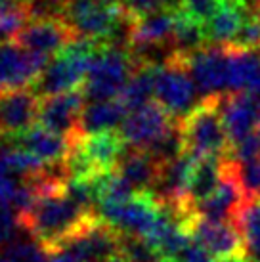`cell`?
Instances as JSON below:
<instances>
[{
	"instance_id": "f1b7e54d",
	"label": "cell",
	"mask_w": 260,
	"mask_h": 262,
	"mask_svg": "<svg viewBox=\"0 0 260 262\" xmlns=\"http://www.w3.org/2000/svg\"><path fill=\"white\" fill-rule=\"evenodd\" d=\"M147 151L151 153L161 165L172 163L174 159H178L180 155H184L186 153V144H184V136H182L180 121L174 119L172 124L166 128L165 134L151 147H147Z\"/></svg>"
},
{
	"instance_id": "74e56055",
	"label": "cell",
	"mask_w": 260,
	"mask_h": 262,
	"mask_svg": "<svg viewBox=\"0 0 260 262\" xmlns=\"http://www.w3.org/2000/svg\"><path fill=\"white\" fill-rule=\"evenodd\" d=\"M58 2H61V4H67V2H71V0H58Z\"/></svg>"
},
{
	"instance_id": "8fae6325",
	"label": "cell",
	"mask_w": 260,
	"mask_h": 262,
	"mask_svg": "<svg viewBox=\"0 0 260 262\" xmlns=\"http://www.w3.org/2000/svg\"><path fill=\"white\" fill-rule=\"evenodd\" d=\"M40 98L33 88L0 90V138H14L35 126Z\"/></svg>"
},
{
	"instance_id": "ffe728a7",
	"label": "cell",
	"mask_w": 260,
	"mask_h": 262,
	"mask_svg": "<svg viewBox=\"0 0 260 262\" xmlns=\"http://www.w3.org/2000/svg\"><path fill=\"white\" fill-rule=\"evenodd\" d=\"M247 14H249V10L239 0H220L216 12L203 25L207 44L228 46L233 42L241 25L245 21Z\"/></svg>"
},
{
	"instance_id": "d4e9b609",
	"label": "cell",
	"mask_w": 260,
	"mask_h": 262,
	"mask_svg": "<svg viewBox=\"0 0 260 262\" xmlns=\"http://www.w3.org/2000/svg\"><path fill=\"white\" fill-rule=\"evenodd\" d=\"M231 224L241 235L247 258L260 262V197H247L233 214Z\"/></svg>"
},
{
	"instance_id": "3957f363",
	"label": "cell",
	"mask_w": 260,
	"mask_h": 262,
	"mask_svg": "<svg viewBox=\"0 0 260 262\" xmlns=\"http://www.w3.org/2000/svg\"><path fill=\"white\" fill-rule=\"evenodd\" d=\"M180 128L186 153L195 159L231 155V142L220 113V96L203 98L188 115L180 119Z\"/></svg>"
},
{
	"instance_id": "8d00e7d4",
	"label": "cell",
	"mask_w": 260,
	"mask_h": 262,
	"mask_svg": "<svg viewBox=\"0 0 260 262\" xmlns=\"http://www.w3.org/2000/svg\"><path fill=\"white\" fill-rule=\"evenodd\" d=\"M23 0H0V8H8V6H14V4H19Z\"/></svg>"
},
{
	"instance_id": "7c38bea8",
	"label": "cell",
	"mask_w": 260,
	"mask_h": 262,
	"mask_svg": "<svg viewBox=\"0 0 260 262\" xmlns=\"http://www.w3.org/2000/svg\"><path fill=\"white\" fill-rule=\"evenodd\" d=\"M82 110H84L82 90H71L63 94L40 98L36 121L48 130L61 134L65 138H73L80 134L79 121Z\"/></svg>"
},
{
	"instance_id": "d6a6232c",
	"label": "cell",
	"mask_w": 260,
	"mask_h": 262,
	"mask_svg": "<svg viewBox=\"0 0 260 262\" xmlns=\"http://www.w3.org/2000/svg\"><path fill=\"white\" fill-rule=\"evenodd\" d=\"M21 178L15 174L14 170L4 163V159L0 157V201H6V203L12 205V199H14L17 188L21 186Z\"/></svg>"
},
{
	"instance_id": "1f68e13d",
	"label": "cell",
	"mask_w": 260,
	"mask_h": 262,
	"mask_svg": "<svg viewBox=\"0 0 260 262\" xmlns=\"http://www.w3.org/2000/svg\"><path fill=\"white\" fill-rule=\"evenodd\" d=\"M21 230L19 228V219L14 207L6 201H0V245L2 243H12L15 239V232Z\"/></svg>"
},
{
	"instance_id": "cb8c5ba5",
	"label": "cell",
	"mask_w": 260,
	"mask_h": 262,
	"mask_svg": "<svg viewBox=\"0 0 260 262\" xmlns=\"http://www.w3.org/2000/svg\"><path fill=\"white\" fill-rule=\"evenodd\" d=\"M128 115V110L124 107L121 100H107V102H92L84 105L80 113L79 132L84 134H96V132L117 130L123 126L124 119Z\"/></svg>"
},
{
	"instance_id": "8992f818",
	"label": "cell",
	"mask_w": 260,
	"mask_h": 262,
	"mask_svg": "<svg viewBox=\"0 0 260 262\" xmlns=\"http://www.w3.org/2000/svg\"><path fill=\"white\" fill-rule=\"evenodd\" d=\"M126 14L121 0H71L63 6V19L79 37L105 42Z\"/></svg>"
},
{
	"instance_id": "277c9868",
	"label": "cell",
	"mask_w": 260,
	"mask_h": 262,
	"mask_svg": "<svg viewBox=\"0 0 260 262\" xmlns=\"http://www.w3.org/2000/svg\"><path fill=\"white\" fill-rule=\"evenodd\" d=\"M136 61L130 50L111 48L101 44L100 50L90 61L86 80L82 84L84 100L90 102H107L119 100L134 73Z\"/></svg>"
},
{
	"instance_id": "f35d334b",
	"label": "cell",
	"mask_w": 260,
	"mask_h": 262,
	"mask_svg": "<svg viewBox=\"0 0 260 262\" xmlns=\"http://www.w3.org/2000/svg\"><path fill=\"white\" fill-rule=\"evenodd\" d=\"M44 262H52V260H50V256H48V258H46V260H44Z\"/></svg>"
},
{
	"instance_id": "f546056e",
	"label": "cell",
	"mask_w": 260,
	"mask_h": 262,
	"mask_svg": "<svg viewBox=\"0 0 260 262\" xmlns=\"http://www.w3.org/2000/svg\"><path fill=\"white\" fill-rule=\"evenodd\" d=\"M235 176L247 197H260V157L253 161L239 163L233 159Z\"/></svg>"
},
{
	"instance_id": "6da1fadb",
	"label": "cell",
	"mask_w": 260,
	"mask_h": 262,
	"mask_svg": "<svg viewBox=\"0 0 260 262\" xmlns=\"http://www.w3.org/2000/svg\"><path fill=\"white\" fill-rule=\"evenodd\" d=\"M98 216V212L82 211L63 191H59L38 195L35 207L19 219V228L33 235L35 243L46 251V255H54L69 237Z\"/></svg>"
},
{
	"instance_id": "e575fe53",
	"label": "cell",
	"mask_w": 260,
	"mask_h": 262,
	"mask_svg": "<svg viewBox=\"0 0 260 262\" xmlns=\"http://www.w3.org/2000/svg\"><path fill=\"white\" fill-rule=\"evenodd\" d=\"M239 2L245 4L249 12H256V10H260V0H239Z\"/></svg>"
},
{
	"instance_id": "5bb4252c",
	"label": "cell",
	"mask_w": 260,
	"mask_h": 262,
	"mask_svg": "<svg viewBox=\"0 0 260 262\" xmlns=\"http://www.w3.org/2000/svg\"><path fill=\"white\" fill-rule=\"evenodd\" d=\"M247 199L245 191L239 184L235 176V165L231 157L224 159V172H222V182L214 189V193L207 197L205 201L197 203L193 207V214L205 220H214V222H228L233 219V214L243 205Z\"/></svg>"
},
{
	"instance_id": "d590c367",
	"label": "cell",
	"mask_w": 260,
	"mask_h": 262,
	"mask_svg": "<svg viewBox=\"0 0 260 262\" xmlns=\"http://www.w3.org/2000/svg\"><path fill=\"white\" fill-rule=\"evenodd\" d=\"M216 262H251L245 255H235V256H228V258H220Z\"/></svg>"
},
{
	"instance_id": "44dd1931",
	"label": "cell",
	"mask_w": 260,
	"mask_h": 262,
	"mask_svg": "<svg viewBox=\"0 0 260 262\" xmlns=\"http://www.w3.org/2000/svg\"><path fill=\"white\" fill-rule=\"evenodd\" d=\"M161 167L163 165L147 149L126 147L123 159L117 167V172L134 188L136 193H140V191H153Z\"/></svg>"
},
{
	"instance_id": "9a60e30c",
	"label": "cell",
	"mask_w": 260,
	"mask_h": 262,
	"mask_svg": "<svg viewBox=\"0 0 260 262\" xmlns=\"http://www.w3.org/2000/svg\"><path fill=\"white\" fill-rule=\"evenodd\" d=\"M172 121V117L159 103L151 102L140 110L130 111L119 132L128 147L147 149L165 134Z\"/></svg>"
},
{
	"instance_id": "7402d4cb",
	"label": "cell",
	"mask_w": 260,
	"mask_h": 262,
	"mask_svg": "<svg viewBox=\"0 0 260 262\" xmlns=\"http://www.w3.org/2000/svg\"><path fill=\"white\" fill-rule=\"evenodd\" d=\"M224 159L226 157H201V159H197L191 178H189L188 195H186V205H188V211L191 214H193L195 205L212 195L214 189L220 186L222 172H224Z\"/></svg>"
},
{
	"instance_id": "2e32d148",
	"label": "cell",
	"mask_w": 260,
	"mask_h": 262,
	"mask_svg": "<svg viewBox=\"0 0 260 262\" xmlns=\"http://www.w3.org/2000/svg\"><path fill=\"white\" fill-rule=\"evenodd\" d=\"M186 230L216 260L235 255H245L241 235L231 222H214V220H205L191 214L186 220Z\"/></svg>"
},
{
	"instance_id": "484cf974",
	"label": "cell",
	"mask_w": 260,
	"mask_h": 262,
	"mask_svg": "<svg viewBox=\"0 0 260 262\" xmlns=\"http://www.w3.org/2000/svg\"><path fill=\"white\" fill-rule=\"evenodd\" d=\"M230 46L231 79L230 92H253L260 86V54L254 50H241Z\"/></svg>"
},
{
	"instance_id": "5b68a950",
	"label": "cell",
	"mask_w": 260,
	"mask_h": 262,
	"mask_svg": "<svg viewBox=\"0 0 260 262\" xmlns=\"http://www.w3.org/2000/svg\"><path fill=\"white\" fill-rule=\"evenodd\" d=\"M197 86L188 71L186 59L172 54L165 63L157 66L155 75V102L180 121L197 105Z\"/></svg>"
},
{
	"instance_id": "ac0fdd59",
	"label": "cell",
	"mask_w": 260,
	"mask_h": 262,
	"mask_svg": "<svg viewBox=\"0 0 260 262\" xmlns=\"http://www.w3.org/2000/svg\"><path fill=\"white\" fill-rule=\"evenodd\" d=\"M6 147H17L25 149L36 159H40L46 165L52 163H63L69 147H71V138H65L61 134L48 130L44 126H31L29 130L17 134L14 138L4 140Z\"/></svg>"
},
{
	"instance_id": "ba28073f",
	"label": "cell",
	"mask_w": 260,
	"mask_h": 262,
	"mask_svg": "<svg viewBox=\"0 0 260 262\" xmlns=\"http://www.w3.org/2000/svg\"><path fill=\"white\" fill-rule=\"evenodd\" d=\"M184 58V56H182ZM186 66L203 98H214L230 92L231 79V52L230 46H212L186 56Z\"/></svg>"
},
{
	"instance_id": "4fadbf2b",
	"label": "cell",
	"mask_w": 260,
	"mask_h": 262,
	"mask_svg": "<svg viewBox=\"0 0 260 262\" xmlns=\"http://www.w3.org/2000/svg\"><path fill=\"white\" fill-rule=\"evenodd\" d=\"M79 37L65 19H40L29 21L17 35L14 42L23 50L40 56H58L65 46Z\"/></svg>"
},
{
	"instance_id": "4316f807",
	"label": "cell",
	"mask_w": 260,
	"mask_h": 262,
	"mask_svg": "<svg viewBox=\"0 0 260 262\" xmlns=\"http://www.w3.org/2000/svg\"><path fill=\"white\" fill-rule=\"evenodd\" d=\"M155 75H157V66L136 63L128 84L119 98L124 103V107L128 110V113L153 102V98H155Z\"/></svg>"
},
{
	"instance_id": "83f0119b",
	"label": "cell",
	"mask_w": 260,
	"mask_h": 262,
	"mask_svg": "<svg viewBox=\"0 0 260 262\" xmlns=\"http://www.w3.org/2000/svg\"><path fill=\"white\" fill-rule=\"evenodd\" d=\"M170 46H172L174 54L184 56V58L207 46V37H205L203 25L184 14L180 8L176 12V25H174Z\"/></svg>"
},
{
	"instance_id": "7a4b0ae2",
	"label": "cell",
	"mask_w": 260,
	"mask_h": 262,
	"mask_svg": "<svg viewBox=\"0 0 260 262\" xmlns=\"http://www.w3.org/2000/svg\"><path fill=\"white\" fill-rule=\"evenodd\" d=\"M100 46L101 42L98 40L77 37L65 46V50L48 61V66L44 67V71L31 88L38 98L79 90V86H82L86 80L90 61L100 50Z\"/></svg>"
},
{
	"instance_id": "30bf717a",
	"label": "cell",
	"mask_w": 260,
	"mask_h": 262,
	"mask_svg": "<svg viewBox=\"0 0 260 262\" xmlns=\"http://www.w3.org/2000/svg\"><path fill=\"white\" fill-rule=\"evenodd\" d=\"M50 59L40 54L23 50L14 40L0 42V90L29 88L36 82Z\"/></svg>"
},
{
	"instance_id": "d6986e66",
	"label": "cell",
	"mask_w": 260,
	"mask_h": 262,
	"mask_svg": "<svg viewBox=\"0 0 260 262\" xmlns=\"http://www.w3.org/2000/svg\"><path fill=\"white\" fill-rule=\"evenodd\" d=\"M79 144L100 174H107V172L117 170L126 147H128L121 136V132L117 130L96 132V134H84V136L80 134Z\"/></svg>"
},
{
	"instance_id": "9c48e42d",
	"label": "cell",
	"mask_w": 260,
	"mask_h": 262,
	"mask_svg": "<svg viewBox=\"0 0 260 262\" xmlns=\"http://www.w3.org/2000/svg\"><path fill=\"white\" fill-rule=\"evenodd\" d=\"M119 245L121 232L98 216L65 241L59 251H67L82 262H107L119 256Z\"/></svg>"
},
{
	"instance_id": "52a82bcc",
	"label": "cell",
	"mask_w": 260,
	"mask_h": 262,
	"mask_svg": "<svg viewBox=\"0 0 260 262\" xmlns=\"http://www.w3.org/2000/svg\"><path fill=\"white\" fill-rule=\"evenodd\" d=\"M98 214L121 233L149 237L159 224L163 205L157 201L153 191H140L126 203L98 207Z\"/></svg>"
},
{
	"instance_id": "603a6c76",
	"label": "cell",
	"mask_w": 260,
	"mask_h": 262,
	"mask_svg": "<svg viewBox=\"0 0 260 262\" xmlns=\"http://www.w3.org/2000/svg\"><path fill=\"white\" fill-rule=\"evenodd\" d=\"M176 12L178 8H163L145 15H140L134 21L132 44H161L172 40L174 25H176Z\"/></svg>"
},
{
	"instance_id": "e0dca14e",
	"label": "cell",
	"mask_w": 260,
	"mask_h": 262,
	"mask_svg": "<svg viewBox=\"0 0 260 262\" xmlns=\"http://www.w3.org/2000/svg\"><path fill=\"white\" fill-rule=\"evenodd\" d=\"M220 113L231 147L260 128V115L247 92H228L220 96Z\"/></svg>"
},
{
	"instance_id": "4dcf8cb0",
	"label": "cell",
	"mask_w": 260,
	"mask_h": 262,
	"mask_svg": "<svg viewBox=\"0 0 260 262\" xmlns=\"http://www.w3.org/2000/svg\"><path fill=\"white\" fill-rule=\"evenodd\" d=\"M218 4L220 0H182L180 10L197 23L205 25L216 12Z\"/></svg>"
},
{
	"instance_id": "836d02e7",
	"label": "cell",
	"mask_w": 260,
	"mask_h": 262,
	"mask_svg": "<svg viewBox=\"0 0 260 262\" xmlns=\"http://www.w3.org/2000/svg\"><path fill=\"white\" fill-rule=\"evenodd\" d=\"M212 258H214V256L210 255L201 243H197V241L191 237L176 262H216V260H212Z\"/></svg>"
}]
</instances>
